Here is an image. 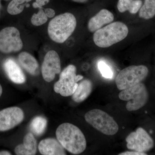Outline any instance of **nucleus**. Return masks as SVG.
<instances>
[{"label":"nucleus","mask_w":155,"mask_h":155,"mask_svg":"<svg viewBox=\"0 0 155 155\" xmlns=\"http://www.w3.org/2000/svg\"><path fill=\"white\" fill-rule=\"evenodd\" d=\"M114 14L107 9H102L89 20L87 27L90 32H95L103 25L114 21Z\"/></svg>","instance_id":"4468645a"},{"label":"nucleus","mask_w":155,"mask_h":155,"mask_svg":"<svg viewBox=\"0 0 155 155\" xmlns=\"http://www.w3.org/2000/svg\"><path fill=\"white\" fill-rule=\"evenodd\" d=\"M47 124V120L44 117L41 116H36L32 119L31 123V130L37 136L41 135L44 133Z\"/></svg>","instance_id":"6ab92c4d"},{"label":"nucleus","mask_w":155,"mask_h":155,"mask_svg":"<svg viewBox=\"0 0 155 155\" xmlns=\"http://www.w3.org/2000/svg\"><path fill=\"white\" fill-rule=\"evenodd\" d=\"M148 73V69L144 65H133L126 67L121 70L116 76V86L121 91L130 88L141 83Z\"/></svg>","instance_id":"39448f33"},{"label":"nucleus","mask_w":155,"mask_h":155,"mask_svg":"<svg viewBox=\"0 0 155 155\" xmlns=\"http://www.w3.org/2000/svg\"><path fill=\"white\" fill-rule=\"evenodd\" d=\"M127 149L139 152L145 153L153 147V140L142 127H138L126 138Z\"/></svg>","instance_id":"1a4fd4ad"},{"label":"nucleus","mask_w":155,"mask_h":155,"mask_svg":"<svg viewBox=\"0 0 155 155\" xmlns=\"http://www.w3.org/2000/svg\"><path fill=\"white\" fill-rule=\"evenodd\" d=\"M128 28L120 22H113L94 32L93 41L97 46L107 48L122 41L127 36Z\"/></svg>","instance_id":"7ed1b4c3"},{"label":"nucleus","mask_w":155,"mask_h":155,"mask_svg":"<svg viewBox=\"0 0 155 155\" xmlns=\"http://www.w3.org/2000/svg\"><path fill=\"white\" fill-rule=\"evenodd\" d=\"M98 68L103 77L106 78H112L114 73L110 66L103 61H100L97 64Z\"/></svg>","instance_id":"5701e85b"},{"label":"nucleus","mask_w":155,"mask_h":155,"mask_svg":"<svg viewBox=\"0 0 155 155\" xmlns=\"http://www.w3.org/2000/svg\"><path fill=\"white\" fill-rule=\"evenodd\" d=\"M32 0H11L7 8V11L12 15H18L23 11L27 3Z\"/></svg>","instance_id":"412c9836"},{"label":"nucleus","mask_w":155,"mask_h":155,"mask_svg":"<svg viewBox=\"0 0 155 155\" xmlns=\"http://www.w3.org/2000/svg\"><path fill=\"white\" fill-rule=\"evenodd\" d=\"M77 25L74 15L71 13H64L54 17L49 23L48 32L50 38L58 44L65 42L72 35Z\"/></svg>","instance_id":"f03ea898"},{"label":"nucleus","mask_w":155,"mask_h":155,"mask_svg":"<svg viewBox=\"0 0 155 155\" xmlns=\"http://www.w3.org/2000/svg\"><path fill=\"white\" fill-rule=\"evenodd\" d=\"M139 16L141 18L149 19L155 16V0H145L144 4L140 9Z\"/></svg>","instance_id":"aec40b11"},{"label":"nucleus","mask_w":155,"mask_h":155,"mask_svg":"<svg viewBox=\"0 0 155 155\" xmlns=\"http://www.w3.org/2000/svg\"><path fill=\"white\" fill-rule=\"evenodd\" d=\"M72 1H73V2H75L84 3L88 2L89 0H72Z\"/></svg>","instance_id":"cd10ccee"},{"label":"nucleus","mask_w":155,"mask_h":155,"mask_svg":"<svg viewBox=\"0 0 155 155\" xmlns=\"http://www.w3.org/2000/svg\"><path fill=\"white\" fill-rule=\"evenodd\" d=\"M24 114L21 108L11 107L0 111V131H5L20 124L23 121Z\"/></svg>","instance_id":"9b49d317"},{"label":"nucleus","mask_w":155,"mask_h":155,"mask_svg":"<svg viewBox=\"0 0 155 155\" xmlns=\"http://www.w3.org/2000/svg\"><path fill=\"white\" fill-rule=\"evenodd\" d=\"M18 61L21 67L30 75H37L38 63L32 55L27 52H22L18 56Z\"/></svg>","instance_id":"dca6fc26"},{"label":"nucleus","mask_w":155,"mask_h":155,"mask_svg":"<svg viewBox=\"0 0 155 155\" xmlns=\"http://www.w3.org/2000/svg\"><path fill=\"white\" fill-rule=\"evenodd\" d=\"M93 89L92 83L88 79H85L78 84L77 89L72 94V100L76 103L85 101L91 94Z\"/></svg>","instance_id":"f3484780"},{"label":"nucleus","mask_w":155,"mask_h":155,"mask_svg":"<svg viewBox=\"0 0 155 155\" xmlns=\"http://www.w3.org/2000/svg\"><path fill=\"white\" fill-rule=\"evenodd\" d=\"M6 74L11 81L17 84L25 83L26 78L22 69L16 61L11 58L7 59L4 63Z\"/></svg>","instance_id":"f8f14e48"},{"label":"nucleus","mask_w":155,"mask_h":155,"mask_svg":"<svg viewBox=\"0 0 155 155\" xmlns=\"http://www.w3.org/2000/svg\"><path fill=\"white\" fill-rule=\"evenodd\" d=\"M37 150L36 140L32 133H28L24 137L23 143L17 146L14 151L17 155H34L36 154Z\"/></svg>","instance_id":"2eb2a0df"},{"label":"nucleus","mask_w":155,"mask_h":155,"mask_svg":"<svg viewBox=\"0 0 155 155\" xmlns=\"http://www.w3.org/2000/svg\"><path fill=\"white\" fill-rule=\"evenodd\" d=\"M3 89L2 87V85L0 84V97L2 96V94Z\"/></svg>","instance_id":"c85d7f7f"},{"label":"nucleus","mask_w":155,"mask_h":155,"mask_svg":"<svg viewBox=\"0 0 155 155\" xmlns=\"http://www.w3.org/2000/svg\"><path fill=\"white\" fill-rule=\"evenodd\" d=\"M45 14L48 18H53L55 15V11L51 8H47L45 9Z\"/></svg>","instance_id":"393cba45"},{"label":"nucleus","mask_w":155,"mask_h":155,"mask_svg":"<svg viewBox=\"0 0 155 155\" xmlns=\"http://www.w3.org/2000/svg\"><path fill=\"white\" fill-rule=\"evenodd\" d=\"M119 155H147L145 153L139 152L135 151L132 150L131 151H125L120 153Z\"/></svg>","instance_id":"a878e982"},{"label":"nucleus","mask_w":155,"mask_h":155,"mask_svg":"<svg viewBox=\"0 0 155 155\" xmlns=\"http://www.w3.org/2000/svg\"><path fill=\"white\" fill-rule=\"evenodd\" d=\"M120 100L127 101L126 109L128 111L139 110L145 105L149 98L146 87L143 84H138L130 88L123 90L119 93Z\"/></svg>","instance_id":"0eeeda50"},{"label":"nucleus","mask_w":155,"mask_h":155,"mask_svg":"<svg viewBox=\"0 0 155 155\" xmlns=\"http://www.w3.org/2000/svg\"><path fill=\"white\" fill-rule=\"evenodd\" d=\"M141 0H119L117 8L121 13L128 11L131 14H135L141 8Z\"/></svg>","instance_id":"a211bd4d"},{"label":"nucleus","mask_w":155,"mask_h":155,"mask_svg":"<svg viewBox=\"0 0 155 155\" xmlns=\"http://www.w3.org/2000/svg\"><path fill=\"white\" fill-rule=\"evenodd\" d=\"M39 151L43 155H65V149L58 140L53 138L44 139L40 142Z\"/></svg>","instance_id":"ddd939ff"},{"label":"nucleus","mask_w":155,"mask_h":155,"mask_svg":"<svg viewBox=\"0 0 155 155\" xmlns=\"http://www.w3.org/2000/svg\"><path fill=\"white\" fill-rule=\"evenodd\" d=\"M84 118L88 124L105 135H115L119 130V126L114 118L99 109L88 111Z\"/></svg>","instance_id":"20e7f679"},{"label":"nucleus","mask_w":155,"mask_h":155,"mask_svg":"<svg viewBox=\"0 0 155 155\" xmlns=\"http://www.w3.org/2000/svg\"><path fill=\"white\" fill-rule=\"evenodd\" d=\"M83 78L82 75H76V67L69 65L61 72L59 80L54 84V91L63 97L72 96L78 86L77 82Z\"/></svg>","instance_id":"423d86ee"},{"label":"nucleus","mask_w":155,"mask_h":155,"mask_svg":"<svg viewBox=\"0 0 155 155\" xmlns=\"http://www.w3.org/2000/svg\"><path fill=\"white\" fill-rule=\"evenodd\" d=\"M57 140L64 149L71 153L78 155L86 148V138L77 126L64 123L58 126L56 131Z\"/></svg>","instance_id":"f257e3e1"},{"label":"nucleus","mask_w":155,"mask_h":155,"mask_svg":"<svg viewBox=\"0 0 155 155\" xmlns=\"http://www.w3.org/2000/svg\"><path fill=\"white\" fill-rule=\"evenodd\" d=\"M12 155L11 153L7 150H2L0 151V155Z\"/></svg>","instance_id":"bb28decb"},{"label":"nucleus","mask_w":155,"mask_h":155,"mask_svg":"<svg viewBox=\"0 0 155 155\" xmlns=\"http://www.w3.org/2000/svg\"><path fill=\"white\" fill-rule=\"evenodd\" d=\"M61 71V59L58 53L54 50L49 51L45 55L42 64L43 78L47 82H51Z\"/></svg>","instance_id":"9d476101"},{"label":"nucleus","mask_w":155,"mask_h":155,"mask_svg":"<svg viewBox=\"0 0 155 155\" xmlns=\"http://www.w3.org/2000/svg\"><path fill=\"white\" fill-rule=\"evenodd\" d=\"M1 1H0V12H1Z\"/></svg>","instance_id":"c756f323"},{"label":"nucleus","mask_w":155,"mask_h":155,"mask_svg":"<svg viewBox=\"0 0 155 155\" xmlns=\"http://www.w3.org/2000/svg\"><path fill=\"white\" fill-rule=\"evenodd\" d=\"M22 47L23 42L17 28L7 27L0 31V52L6 54L17 52Z\"/></svg>","instance_id":"6e6552de"},{"label":"nucleus","mask_w":155,"mask_h":155,"mask_svg":"<svg viewBox=\"0 0 155 155\" xmlns=\"http://www.w3.org/2000/svg\"><path fill=\"white\" fill-rule=\"evenodd\" d=\"M48 20V17L45 14L44 10L43 9H39L38 12L32 15L31 22L32 25L38 26L46 23Z\"/></svg>","instance_id":"4be33fe9"},{"label":"nucleus","mask_w":155,"mask_h":155,"mask_svg":"<svg viewBox=\"0 0 155 155\" xmlns=\"http://www.w3.org/2000/svg\"><path fill=\"white\" fill-rule=\"evenodd\" d=\"M50 0H35L32 4V6L35 8L43 9V7L48 4Z\"/></svg>","instance_id":"b1692460"}]
</instances>
